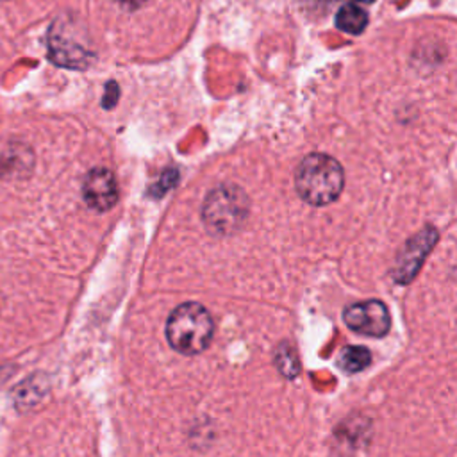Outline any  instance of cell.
Listing matches in <instances>:
<instances>
[{"label":"cell","instance_id":"6da1fadb","mask_svg":"<svg viewBox=\"0 0 457 457\" xmlns=\"http://www.w3.org/2000/svg\"><path fill=\"white\" fill-rule=\"evenodd\" d=\"M295 186L300 198L311 205H327L337 200L345 186L341 164L327 154H309L295 173Z\"/></svg>","mask_w":457,"mask_h":457},{"label":"cell","instance_id":"7a4b0ae2","mask_svg":"<svg viewBox=\"0 0 457 457\" xmlns=\"http://www.w3.org/2000/svg\"><path fill=\"white\" fill-rule=\"evenodd\" d=\"M212 332L214 321L211 312L196 302L177 305L166 321L168 345L184 355L204 352L212 341Z\"/></svg>","mask_w":457,"mask_h":457},{"label":"cell","instance_id":"3957f363","mask_svg":"<svg viewBox=\"0 0 457 457\" xmlns=\"http://www.w3.org/2000/svg\"><path fill=\"white\" fill-rule=\"evenodd\" d=\"M248 214V198L243 189L223 184L212 189L202 207V218L212 234H230L237 230Z\"/></svg>","mask_w":457,"mask_h":457},{"label":"cell","instance_id":"277c9868","mask_svg":"<svg viewBox=\"0 0 457 457\" xmlns=\"http://www.w3.org/2000/svg\"><path fill=\"white\" fill-rule=\"evenodd\" d=\"M48 59L57 66L82 70L89 66L93 52L80 41L79 30L71 27V21L59 18L48 32Z\"/></svg>","mask_w":457,"mask_h":457},{"label":"cell","instance_id":"5b68a950","mask_svg":"<svg viewBox=\"0 0 457 457\" xmlns=\"http://www.w3.org/2000/svg\"><path fill=\"white\" fill-rule=\"evenodd\" d=\"M345 325L362 336L382 337L389 332L391 314L384 302L380 300H364L350 303L343 311Z\"/></svg>","mask_w":457,"mask_h":457},{"label":"cell","instance_id":"8992f818","mask_svg":"<svg viewBox=\"0 0 457 457\" xmlns=\"http://www.w3.org/2000/svg\"><path fill=\"white\" fill-rule=\"evenodd\" d=\"M437 241V230L434 227H425L421 232H418L414 237L407 241V245L402 248L396 259L395 266V280L400 284L411 282L418 270L421 268L425 257L428 255L430 248Z\"/></svg>","mask_w":457,"mask_h":457},{"label":"cell","instance_id":"52a82bcc","mask_svg":"<svg viewBox=\"0 0 457 457\" xmlns=\"http://www.w3.org/2000/svg\"><path fill=\"white\" fill-rule=\"evenodd\" d=\"M82 196L93 211H109L118 202V186L112 171L107 168L89 170L82 184Z\"/></svg>","mask_w":457,"mask_h":457},{"label":"cell","instance_id":"ba28073f","mask_svg":"<svg viewBox=\"0 0 457 457\" xmlns=\"http://www.w3.org/2000/svg\"><path fill=\"white\" fill-rule=\"evenodd\" d=\"M336 25L346 34H361L368 25V12L357 4H343L336 12Z\"/></svg>","mask_w":457,"mask_h":457},{"label":"cell","instance_id":"9c48e42d","mask_svg":"<svg viewBox=\"0 0 457 457\" xmlns=\"http://www.w3.org/2000/svg\"><path fill=\"white\" fill-rule=\"evenodd\" d=\"M32 168V154L25 146H11L0 159L2 175H20Z\"/></svg>","mask_w":457,"mask_h":457},{"label":"cell","instance_id":"30bf717a","mask_svg":"<svg viewBox=\"0 0 457 457\" xmlns=\"http://www.w3.org/2000/svg\"><path fill=\"white\" fill-rule=\"evenodd\" d=\"M337 364L346 373H359L371 364V353L366 346H346L341 350Z\"/></svg>","mask_w":457,"mask_h":457},{"label":"cell","instance_id":"8fae6325","mask_svg":"<svg viewBox=\"0 0 457 457\" xmlns=\"http://www.w3.org/2000/svg\"><path fill=\"white\" fill-rule=\"evenodd\" d=\"M116 98H118V86H116V82H109L105 86V93L102 96V105L105 109H111L116 104Z\"/></svg>","mask_w":457,"mask_h":457},{"label":"cell","instance_id":"7c38bea8","mask_svg":"<svg viewBox=\"0 0 457 457\" xmlns=\"http://www.w3.org/2000/svg\"><path fill=\"white\" fill-rule=\"evenodd\" d=\"M121 7H125V9H137V7H141L146 0H116Z\"/></svg>","mask_w":457,"mask_h":457},{"label":"cell","instance_id":"4fadbf2b","mask_svg":"<svg viewBox=\"0 0 457 457\" xmlns=\"http://www.w3.org/2000/svg\"><path fill=\"white\" fill-rule=\"evenodd\" d=\"M330 2H336V0H330ZM346 2H350V4H357V2H364V4H371L373 0H346Z\"/></svg>","mask_w":457,"mask_h":457}]
</instances>
